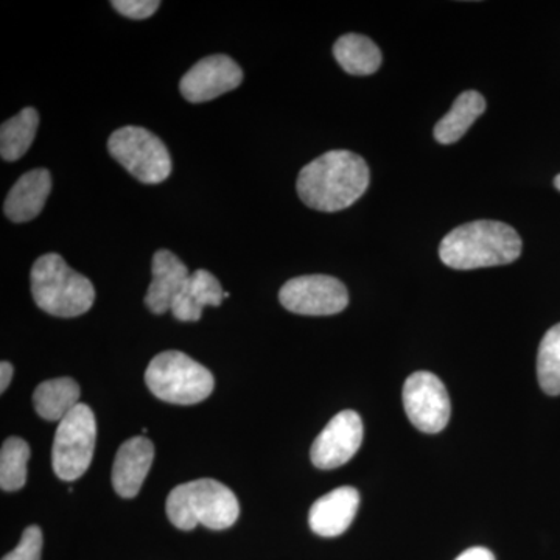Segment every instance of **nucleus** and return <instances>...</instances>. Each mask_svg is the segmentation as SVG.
<instances>
[{"label":"nucleus","mask_w":560,"mask_h":560,"mask_svg":"<svg viewBox=\"0 0 560 560\" xmlns=\"http://www.w3.org/2000/svg\"><path fill=\"white\" fill-rule=\"evenodd\" d=\"M366 161L348 150H331L302 168L298 195L305 206L319 212L348 209L370 187Z\"/></svg>","instance_id":"obj_1"},{"label":"nucleus","mask_w":560,"mask_h":560,"mask_svg":"<svg viewBox=\"0 0 560 560\" xmlns=\"http://www.w3.org/2000/svg\"><path fill=\"white\" fill-rule=\"evenodd\" d=\"M522 238L510 224L495 220H478L463 224L441 242L442 264L453 270L510 265L521 257Z\"/></svg>","instance_id":"obj_2"},{"label":"nucleus","mask_w":560,"mask_h":560,"mask_svg":"<svg viewBox=\"0 0 560 560\" xmlns=\"http://www.w3.org/2000/svg\"><path fill=\"white\" fill-rule=\"evenodd\" d=\"M168 521L178 529L198 525L213 530L231 528L241 515L237 497L228 486L210 478L184 482L168 493Z\"/></svg>","instance_id":"obj_3"},{"label":"nucleus","mask_w":560,"mask_h":560,"mask_svg":"<svg viewBox=\"0 0 560 560\" xmlns=\"http://www.w3.org/2000/svg\"><path fill=\"white\" fill-rule=\"evenodd\" d=\"M31 285L40 311L58 318H77L94 305L91 280L73 271L57 253L44 254L33 264Z\"/></svg>","instance_id":"obj_4"},{"label":"nucleus","mask_w":560,"mask_h":560,"mask_svg":"<svg viewBox=\"0 0 560 560\" xmlns=\"http://www.w3.org/2000/svg\"><path fill=\"white\" fill-rule=\"evenodd\" d=\"M145 383L158 399L175 405H195L208 399L215 378L186 353L167 350L150 361Z\"/></svg>","instance_id":"obj_5"},{"label":"nucleus","mask_w":560,"mask_h":560,"mask_svg":"<svg viewBox=\"0 0 560 560\" xmlns=\"http://www.w3.org/2000/svg\"><path fill=\"white\" fill-rule=\"evenodd\" d=\"M97 422L88 405L79 404L58 423L51 448L54 471L62 481L79 480L94 458Z\"/></svg>","instance_id":"obj_6"},{"label":"nucleus","mask_w":560,"mask_h":560,"mask_svg":"<svg viewBox=\"0 0 560 560\" xmlns=\"http://www.w3.org/2000/svg\"><path fill=\"white\" fill-rule=\"evenodd\" d=\"M110 156L143 184H161L172 175V158L156 135L140 127H124L110 135Z\"/></svg>","instance_id":"obj_7"},{"label":"nucleus","mask_w":560,"mask_h":560,"mask_svg":"<svg viewBox=\"0 0 560 560\" xmlns=\"http://www.w3.org/2000/svg\"><path fill=\"white\" fill-rule=\"evenodd\" d=\"M279 301L296 315L330 316L348 307L349 293L341 280L330 276H301L280 289Z\"/></svg>","instance_id":"obj_8"},{"label":"nucleus","mask_w":560,"mask_h":560,"mask_svg":"<svg viewBox=\"0 0 560 560\" xmlns=\"http://www.w3.org/2000/svg\"><path fill=\"white\" fill-rule=\"evenodd\" d=\"M404 408L412 425L422 433H440L451 420V397L444 383L431 372H415L407 378Z\"/></svg>","instance_id":"obj_9"},{"label":"nucleus","mask_w":560,"mask_h":560,"mask_svg":"<svg viewBox=\"0 0 560 560\" xmlns=\"http://www.w3.org/2000/svg\"><path fill=\"white\" fill-rule=\"evenodd\" d=\"M363 442V422L359 412H338L313 442L311 458L320 470L345 466L360 451Z\"/></svg>","instance_id":"obj_10"},{"label":"nucleus","mask_w":560,"mask_h":560,"mask_svg":"<svg viewBox=\"0 0 560 560\" xmlns=\"http://www.w3.org/2000/svg\"><path fill=\"white\" fill-rule=\"evenodd\" d=\"M243 70L226 55L202 58L180 79L179 91L190 103H205L237 90Z\"/></svg>","instance_id":"obj_11"},{"label":"nucleus","mask_w":560,"mask_h":560,"mask_svg":"<svg viewBox=\"0 0 560 560\" xmlns=\"http://www.w3.org/2000/svg\"><path fill=\"white\" fill-rule=\"evenodd\" d=\"M151 272L153 279L147 291L145 305L154 315H164L172 311L173 301L186 287L190 272L179 257L168 249L154 253Z\"/></svg>","instance_id":"obj_12"},{"label":"nucleus","mask_w":560,"mask_h":560,"mask_svg":"<svg viewBox=\"0 0 560 560\" xmlns=\"http://www.w3.org/2000/svg\"><path fill=\"white\" fill-rule=\"evenodd\" d=\"M359 490L342 486L313 503L308 525L320 537H337L349 529L359 512Z\"/></svg>","instance_id":"obj_13"},{"label":"nucleus","mask_w":560,"mask_h":560,"mask_svg":"<svg viewBox=\"0 0 560 560\" xmlns=\"http://www.w3.org/2000/svg\"><path fill=\"white\" fill-rule=\"evenodd\" d=\"M154 459L153 442L143 436L131 438L121 444L113 466L114 490L124 499H135Z\"/></svg>","instance_id":"obj_14"},{"label":"nucleus","mask_w":560,"mask_h":560,"mask_svg":"<svg viewBox=\"0 0 560 560\" xmlns=\"http://www.w3.org/2000/svg\"><path fill=\"white\" fill-rule=\"evenodd\" d=\"M51 190V175L46 168L27 172L7 195L3 212L13 223H27L43 212Z\"/></svg>","instance_id":"obj_15"},{"label":"nucleus","mask_w":560,"mask_h":560,"mask_svg":"<svg viewBox=\"0 0 560 560\" xmlns=\"http://www.w3.org/2000/svg\"><path fill=\"white\" fill-rule=\"evenodd\" d=\"M224 294L226 293L221 289L219 279L212 272L197 270L191 272L186 287L173 301L171 312L183 323H197L205 307H220Z\"/></svg>","instance_id":"obj_16"},{"label":"nucleus","mask_w":560,"mask_h":560,"mask_svg":"<svg viewBox=\"0 0 560 560\" xmlns=\"http://www.w3.org/2000/svg\"><path fill=\"white\" fill-rule=\"evenodd\" d=\"M485 110L486 98L482 97L480 92H463L453 102L452 109L438 121L436 127H434V139L442 145L458 142Z\"/></svg>","instance_id":"obj_17"},{"label":"nucleus","mask_w":560,"mask_h":560,"mask_svg":"<svg viewBox=\"0 0 560 560\" xmlns=\"http://www.w3.org/2000/svg\"><path fill=\"white\" fill-rule=\"evenodd\" d=\"M335 60L350 75L366 77L382 66V51L374 40L359 33L341 36L334 46Z\"/></svg>","instance_id":"obj_18"},{"label":"nucleus","mask_w":560,"mask_h":560,"mask_svg":"<svg viewBox=\"0 0 560 560\" xmlns=\"http://www.w3.org/2000/svg\"><path fill=\"white\" fill-rule=\"evenodd\" d=\"M80 385L73 378H54L35 389L33 405L40 418L60 423L80 404Z\"/></svg>","instance_id":"obj_19"},{"label":"nucleus","mask_w":560,"mask_h":560,"mask_svg":"<svg viewBox=\"0 0 560 560\" xmlns=\"http://www.w3.org/2000/svg\"><path fill=\"white\" fill-rule=\"evenodd\" d=\"M39 114L35 108L22 109L0 128V154L5 161H18L31 149L38 131Z\"/></svg>","instance_id":"obj_20"},{"label":"nucleus","mask_w":560,"mask_h":560,"mask_svg":"<svg viewBox=\"0 0 560 560\" xmlns=\"http://www.w3.org/2000/svg\"><path fill=\"white\" fill-rule=\"evenodd\" d=\"M31 447L21 438H9L0 451V488L14 492L24 488L27 481V463Z\"/></svg>","instance_id":"obj_21"},{"label":"nucleus","mask_w":560,"mask_h":560,"mask_svg":"<svg viewBox=\"0 0 560 560\" xmlns=\"http://www.w3.org/2000/svg\"><path fill=\"white\" fill-rule=\"evenodd\" d=\"M537 377L548 396H560V324L541 338L537 353Z\"/></svg>","instance_id":"obj_22"},{"label":"nucleus","mask_w":560,"mask_h":560,"mask_svg":"<svg viewBox=\"0 0 560 560\" xmlns=\"http://www.w3.org/2000/svg\"><path fill=\"white\" fill-rule=\"evenodd\" d=\"M43 530L39 526L32 525L22 534L20 545L2 560H40L43 555Z\"/></svg>","instance_id":"obj_23"},{"label":"nucleus","mask_w":560,"mask_h":560,"mask_svg":"<svg viewBox=\"0 0 560 560\" xmlns=\"http://www.w3.org/2000/svg\"><path fill=\"white\" fill-rule=\"evenodd\" d=\"M110 5L124 16L140 21L153 16L160 9L161 2L158 0H113Z\"/></svg>","instance_id":"obj_24"},{"label":"nucleus","mask_w":560,"mask_h":560,"mask_svg":"<svg viewBox=\"0 0 560 560\" xmlns=\"http://www.w3.org/2000/svg\"><path fill=\"white\" fill-rule=\"evenodd\" d=\"M455 560H495V556L488 548L474 547L470 550L464 551Z\"/></svg>","instance_id":"obj_25"},{"label":"nucleus","mask_w":560,"mask_h":560,"mask_svg":"<svg viewBox=\"0 0 560 560\" xmlns=\"http://www.w3.org/2000/svg\"><path fill=\"white\" fill-rule=\"evenodd\" d=\"M13 364L9 361L0 363V393H5L10 386L11 378H13Z\"/></svg>","instance_id":"obj_26"},{"label":"nucleus","mask_w":560,"mask_h":560,"mask_svg":"<svg viewBox=\"0 0 560 560\" xmlns=\"http://www.w3.org/2000/svg\"><path fill=\"white\" fill-rule=\"evenodd\" d=\"M555 186H556V189L560 190V175L556 176Z\"/></svg>","instance_id":"obj_27"}]
</instances>
